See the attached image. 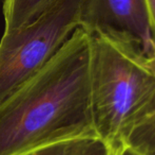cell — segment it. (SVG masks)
<instances>
[{
	"label": "cell",
	"instance_id": "cell-11",
	"mask_svg": "<svg viewBox=\"0 0 155 155\" xmlns=\"http://www.w3.org/2000/svg\"><path fill=\"white\" fill-rule=\"evenodd\" d=\"M113 155H114V154H113Z\"/></svg>",
	"mask_w": 155,
	"mask_h": 155
},
{
	"label": "cell",
	"instance_id": "cell-5",
	"mask_svg": "<svg viewBox=\"0 0 155 155\" xmlns=\"http://www.w3.org/2000/svg\"><path fill=\"white\" fill-rule=\"evenodd\" d=\"M53 0H4V31L17 29L32 21Z\"/></svg>",
	"mask_w": 155,
	"mask_h": 155
},
{
	"label": "cell",
	"instance_id": "cell-2",
	"mask_svg": "<svg viewBox=\"0 0 155 155\" xmlns=\"http://www.w3.org/2000/svg\"><path fill=\"white\" fill-rule=\"evenodd\" d=\"M90 34L91 113L96 137L113 154L140 149L149 136L155 146V78L147 54L131 36Z\"/></svg>",
	"mask_w": 155,
	"mask_h": 155
},
{
	"label": "cell",
	"instance_id": "cell-3",
	"mask_svg": "<svg viewBox=\"0 0 155 155\" xmlns=\"http://www.w3.org/2000/svg\"><path fill=\"white\" fill-rule=\"evenodd\" d=\"M82 0H53L0 41V102L40 71L79 27Z\"/></svg>",
	"mask_w": 155,
	"mask_h": 155
},
{
	"label": "cell",
	"instance_id": "cell-1",
	"mask_svg": "<svg viewBox=\"0 0 155 155\" xmlns=\"http://www.w3.org/2000/svg\"><path fill=\"white\" fill-rule=\"evenodd\" d=\"M90 52V34L78 27L40 71L0 102V155L96 137Z\"/></svg>",
	"mask_w": 155,
	"mask_h": 155
},
{
	"label": "cell",
	"instance_id": "cell-8",
	"mask_svg": "<svg viewBox=\"0 0 155 155\" xmlns=\"http://www.w3.org/2000/svg\"><path fill=\"white\" fill-rule=\"evenodd\" d=\"M148 9V14H149V23H150V30H151L152 41L155 47V0H146Z\"/></svg>",
	"mask_w": 155,
	"mask_h": 155
},
{
	"label": "cell",
	"instance_id": "cell-10",
	"mask_svg": "<svg viewBox=\"0 0 155 155\" xmlns=\"http://www.w3.org/2000/svg\"><path fill=\"white\" fill-rule=\"evenodd\" d=\"M147 60H148V65H149L150 69H151L152 73H153V76L155 78V47L147 55Z\"/></svg>",
	"mask_w": 155,
	"mask_h": 155
},
{
	"label": "cell",
	"instance_id": "cell-7",
	"mask_svg": "<svg viewBox=\"0 0 155 155\" xmlns=\"http://www.w3.org/2000/svg\"><path fill=\"white\" fill-rule=\"evenodd\" d=\"M71 155H113L106 145L97 137L84 138Z\"/></svg>",
	"mask_w": 155,
	"mask_h": 155
},
{
	"label": "cell",
	"instance_id": "cell-9",
	"mask_svg": "<svg viewBox=\"0 0 155 155\" xmlns=\"http://www.w3.org/2000/svg\"><path fill=\"white\" fill-rule=\"evenodd\" d=\"M114 155H155V154L148 153V152L143 151V150H140V149L131 147V148H126V149L120 150V151L115 153Z\"/></svg>",
	"mask_w": 155,
	"mask_h": 155
},
{
	"label": "cell",
	"instance_id": "cell-6",
	"mask_svg": "<svg viewBox=\"0 0 155 155\" xmlns=\"http://www.w3.org/2000/svg\"><path fill=\"white\" fill-rule=\"evenodd\" d=\"M82 139L84 138L60 141V143H52V145H48L45 146V147L37 148V149L31 150V151L25 152V153H21L18 155H71Z\"/></svg>",
	"mask_w": 155,
	"mask_h": 155
},
{
	"label": "cell",
	"instance_id": "cell-4",
	"mask_svg": "<svg viewBox=\"0 0 155 155\" xmlns=\"http://www.w3.org/2000/svg\"><path fill=\"white\" fill-rule=\"evenodd\" d=\"M79 27L88 33L127 34L147 55L154 48L146 0H82Z\"/></svg>",
	"mask_w": 155,
	"mask_h": 155
}]
</instances>
